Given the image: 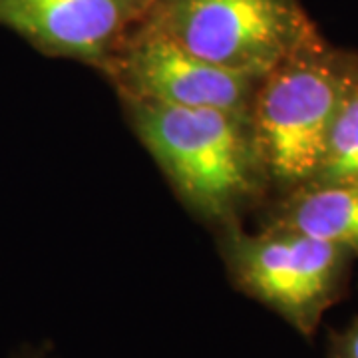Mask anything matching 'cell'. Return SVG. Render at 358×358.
I'll list each match as a JSON object with an SVG mask.
<instances>
[{
    "instance_id": "obj_1",
    "label": "cell",
    "mask_w": 358,
    "mask_h": 358,
    "mask_svg": "<svg viewBox=\"0 0 358 358\" xmlns=\"http://www.w3.org/2000/svg\"><path fill=\"white\" fill-rule=\"evenodd\" d=\"M120 103L181 203L203 223L217 231L239 225L271 199L249 114L136 100Z\"/></svg>"
},
{
    "instance_id": "obj_2",
    "label": "cell",
    "mask_w": 358,
    "mask_h": 358,
    "mask_svg": "<svg viewBox=\"0 0 358 358\" xmlns=\"http://www.w3.org/2000/svg\"><path fill=\"white\" fill-rule=\"evenodd\" d=\"M355 56L320 36L261 78L249 122L271 197L301 189L315 178Z\"/></svg>"
},
{
    "instance_id": "obj_3",
    "label": "cell",
    "mask_w": 358,
    "mask_h": 358,
    "mask_svg": "<svg viewBox=\"0 0 358 358\" xmlns=\"http://www.w3.org/2000/svg\"><path fill=\"white\" fill-rule=\"evenodd\" d=\"M217 251L231 287L285 320L305 341L350 287L357 259L308 233L282 227L217 231Z\"/></svg>"
},
{
    "instance_id": "obj_4",
    "label": "cell",
    "mask_w": 358,
    "mask_h": 358,
    "mask_svg": "<svg viewBox=\"0 0 358 358\" xmlns=\"http://www.w3.org/2000/svg\"><path fill=\"white\" fill-rule=\"evenodd\" d=\"M145 24L205 62L259 80L322 36L303 0H155Z\"/></svg>"
},
{
    "instance_id": "obj_5",
    "label": "cell",
    "mask_w": 358,
    "mask_h": 358,
    "mask_svg": "<svg viewBox=\"0 0 358 358\" xmlns=\"http://www.w3.org/2000/svg\"><path fill=\"white\" fill-rule=\"evenodd\" d=\"M102 76L120 100L249 114L259 78L205 62L145 22L117 50Z\"/></svg>"
},
{
    "instance_id": "obj_6",
    "label": "cell",
    "mask_w": 358,
    "mask_h": 358,
    "mask_svg": "<svg viewBox=\"0 0 358 358\" xmlns=\"http://www.w3.org/2000/svg\"><path fill=\"white\" fill-rule=\"evenodd\" d=\"M155 0H0V26L34 50L100 74L152 14Z\"/></svg>"
},
{
    "instance_id": "obj_7",
    "label": "cell",
    "mask_w": 358,
    "mask_h": 358,
    "mask_svg": "<svg viewBox=\"0 0 358 358\" xmlns=\"http://www.w3.org/2000/svg\"><path fill=\"white\" fill-rule=\"evenodd\" d=\"M261 211L259 227L303 231L358 261V185H307L271 197Z\"/></svg>"
},
{
    "instance_id": "obj_8",
    "label": "cell",
    "mask_w": 358,
    "mask_h": 358,
    "mask_svg": "<svg viewBox=\"0 0 358 358\" xmlns=\"http://www.w3.org/2000/svg\"><path fill=\"white\" fill-rule=\"evenodd\" d=\"M308 185H358V52Z\"/></svg>"
},
{
    "instance_id": "obj_9",
    "label": "cell",
    "mask_w": 358,
    "mask_h": 358,
    "mask_svg": "<svg viewBox=\"0 0 358 358\" xmlns=\"http://www.w3.org/2000/svg\"><path fill=\"white\" fill-rule=\"evenodd\" d=\"M324 358H358V315L343 329L329 331Z\"/></svg>"
},
{
    "instance_id": "obj_10",
    "label": "cell",
    "mask_w": 358,
    "mask_h": 358,
    "mask_svg": "<svg viewBox=\"0 0 358 358\" xmlns=\"http://www.w3.org/2000/svg\"><path fill=\"white\" fill-rule=\"evenodd\" d=\"M10 358H50V348L44 345H24L20 346Z\"/></svg>"
}]
</instances>
